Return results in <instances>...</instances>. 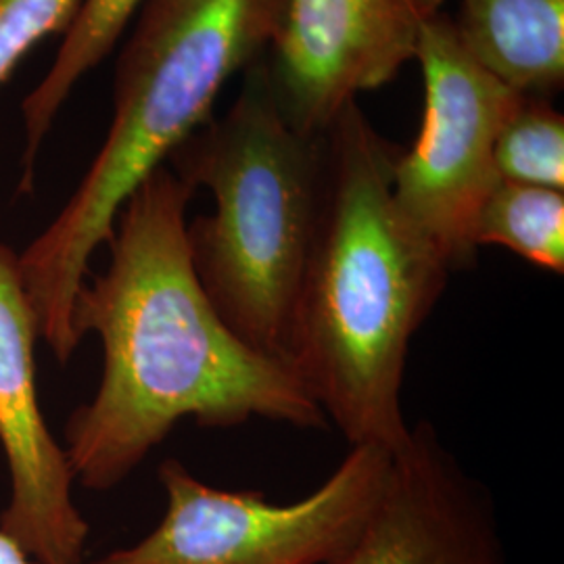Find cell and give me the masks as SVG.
I'll return each instance as SVG.
<instances>
[{"label": "cell", "instance_id": "6da1fadb", "mask_svg": "<svg viewBox=\"0 0 564 564\" xmlns=\"http://www.w3.org/2000/svg\"><path fill=\"white\" fill-rule=\"evenodd\" d=\"M193 195L158 167L118 214L107 270L74 300L78 341L97 335L102 345L101 383L72 412L61 444L86 489L123 484L186 419L328 429L293 368L242 341L207 300L186 241Z\"/></svg>", "mask_w": 564, "mask_h": 564}, {"label": "cell", "instance_id": "7a4b0ae2", "mask_svg": "<svg viewBox=\"0 0 564 564\" xmlns=\"http://www.w3.org/2000/svg\"><path fill=\"white\" fill-rule=\"evenodd\" d=\"M314 249L293 305L286 362L351 445L395 454L410 437L402 389L410 343L452 274L393 199L402 153L349 102L324 132Z\"/></svg>", "mask_w": 564, "mask_h": 564}, {"label": "cell", "instance_id": "3957f363", "mask_svg": "<svg viewBox=\"0 0 564 564\" xmlns=\"http://www.w3.org/2000/svg\"><path fill=\"white\" fill-rule=\"evenodd\" d=\"M284 0H142L113 74L99 153L57 218L18 253L41 339L61 364L78 349L74 300L128 197L205 121L226 82L268 55Z\"/></svg>", "mask_w": 564, "mask_h": 564}, {"label": "cell", "instance_id": "277c9868", "mask_svg": "<svg viewBox=\"0 0 564 564\" xmlns=\"http://www.w3.org/2000/svg\"><path fill=\"white\" fill-rule=\"evenodd\" d=\"M165 165L214 212L186 224L195 274L237 337L286 362V335L323 214L326 147L276 101L265 57L242 72L237 101Z\"/></svg>", "mask_w": 564, "mask_h": 564}, {"label": "cell", "instance_id": "5b68a950", "mask_svg": "<svg viewBox=\"0 0 564 564\" xmlns=\"http://www.w3.org/2000/svg\"><path fill=\"white\" fill-rule=\"evenodd\" d=\"M391 458L383 447L354 445L323 485L291 505L203 484L167 458L160 466V524L139 544L82 564H326L379 505Z\"/></svg>", "mask_w": 564, "mask_h": 564}, {"label": "cell", "instance_id": "8992f818", "mask_svg": "<svg viewBox=\"0 0 564 564\" xmlns=\"http://www.w3.org/2000/svg\"><path fill=\"white\" fill-rule=\"evenodd\" d=\"M414 61L424 80L419 139L393 167V199L452 272L475 263V216L500 182L494 151L521 95L473 59L444 11L426 23Z\"/></svg>", "mask_w": 564, "mask_h": 564}, {"label": "cell", "instance_id": "52a82bcc", "mask_svg": "<svg viewBox=\"0 0 564 564\" xmlns=\"http://www.w3.org/2000/svg\"><path fill=\"white\" fill-rule=\"evenodd\" d=\"M444 0H284L265 67L282 113L323 137L358 95L395 80L414 61Z\"/></svg>", "mask_w": 564, "mask_h": 564}, {"label": "cell", "instance_id": "ba28073f", "mask_svg": "<svg viewBox=\"0 0 564 564\" xmlns=\"http://www.w3.org/2000/svg\"><path fill=\"white\" fill-rule=\"evenodd\" d=\"M39 318L18 253L0 245V445L11 498L0 531L39 564H82L90 527L74 502V475L46 426L36 383Z\"/></svg>", "mask_w": 564, "mask_h": 564}, {"label": "cell", "instance_id": "9c48e42d", "mask_svg": "<svg viewBox=\"0 0 564 564\" xmlns=\"http://www.w3.org/2000/svg\"><path fill=\"white\" fill-rule=\"evenodd\" d=\"M326 564H506V552L487 489L419 423L360 533Z\"/></svg>", "mask_w": 564, "mask_h": 564}, {"label": "cell", "instance_id": "30bf717a", "mask_svg": "<svg viewBox=\"0 0 564 564\" xmlns=\"http://www.w3.org/2000/svg\"><path fill=\"white\" fill-rule=\"evenodd\" d=\"M454 21L466 53L517 95L564 86V0H463Z\"/></svg>", "mask_w": 564, "mask_h": 564}, {"label": "cell", "instance_id": "8fae6325", "mask_svg": "<svg viewBox=\"0 0 564 564\" xmlns=\"http://www.w3.org/2000/svg\"><path fill=\"white\" fill-rule=\"evenodd\" d=\"M142 0H82L55 59L42 80L21 102L25 149L21 158L20 193H32L42 144L53 130L74 88L101 63L128 30Z\"/></svg>", "mask_w": 564, "mask_h": 564}, {"label": "cell", "instance_id": "7c38bea8", "mask_svg": "<svg viewBox=\"0 0 564 564\" xmlns=\"http://www.w3.org/2000/svg\"><path fill=\"white\" fill-rule=\"evenodd\" d=\"M473 241L477 249L506 247L542 270L563 274V191L498 182L475 216Z\"/></svg>", "mask_w": 564, "mask_h": 564}, {"label": "cell", "instance_id": "4fadbf2b", "mask_svg": "<svg viewBox=\"0 0 564 564\" xmlns=\"http://www.w3.org/2000/svg\"><path fill=\"white\" fill-rule=\"evenodd\" d=\"M498 178L564 191V118L547 99L519 97L498 134Z\"/></svg>", "mask_w": 564, "mask_h": 564}, {"label": "cell", "instance_id": "5bb4252c", "mask_svg": "<svg viewBox=\"0 0 564 564\" xmlns=\"http://www.w3.org/2000/svg\"><path fill=\"white\" fill-rule=\"evenodd\" d=\"M82 0H0V86L51 34H63Z\"/></svg>", "mask_w": 564, "mask_h": 564}, {"label": "cell", "instance_id": "9a60e30c", "mask_svg": "<svg viewBox=\"0 0 564 564\" xmlns=\"http://www.w3.org/2000/svg\"><path fill=\"white\" fill-rule=\"evenodd\" d=\"M0 564H39L13 538L0 531Z\"/></svg>", "mask_w": 564, "mask_h": 564}]
</instances>
